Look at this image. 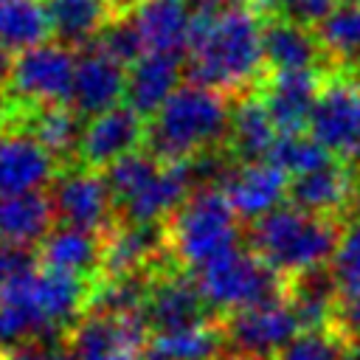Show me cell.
<instances>
[{"label":"cell","instance_id":"obj_1","mask_svg":"<svg viewBox=\"0 0 360 360\" xmlns=\"http://www.w3.org/2000/svg\"><path fill=\"white\" fill-rule=\"evenodd\" d=\"M264 17L248 3L205 8L200 6L188 31L186 76L194 84L242 96L264 76Z\"/></svg>","mask_w":360,"mask_h":360},{"label":"cell","instance_id":"obj_2","mask_svg":"<svg viewBox=\"0 0 360 360\" xmlns=\"http://www.w3.org/2000/svg\"><path fill=\"white\" fill-rule=\"evenodd\" d=\"M231 110L225 93L188 82L169 96L158 115L149 118L143 149L163 163H180L225 146Z\"/></svg>","mask_w":360,"mask_h":360},{"label":"cell","instance_id":"obj_3","mask_svg":"<svg viewBox=\"0 0 360 360\" xmlns=\"http://www.w3.org/2000/svg\"><path fill=\"white\" fill-rule=\"evenodd\" d=\"M343 231V219L318 217L295 205H278L262 219L250 222L248 242L284 278L307 267L329 264Z\"/></svg>","mask_w":360,"mask_h":360},{"label":"cell","instance_id":"obj_4","mask_svg":"<svg viewBox=\"0 0 360 360\" xmlns=\"http://www.w3.org/2000/svg\"><path fill=\"white\" fill-rule=\"evenodd\" d=\"M239 214L222 188H197L166 222V248L183 270H200L239 248Z\"/></svg>","mask_w":360,"mask_h":360},{"label":"cell","instance_id":"obj_5","mask_svg":"<svg viewBox=\"0 0 360 360\" xmlns=\"http://www.w3.org/2000/svg\"><path fill=\"white\" fill-rule=\"evenodd\" d=\"M202 295L217 315H228L248 307L284 301L287 278L273 270L262 256L245 248H233L194 273Z\"/></svg>","mask_w":360,"mask_h":360},{"label":"cell","instance_id":"obj_6","mask_svg":"<svg viewBox=\"0 0 360 360\" xmlns=\"http://www.w3.org/2000/svg\"><path fill=\"white\" fill-rule=\"evenodd\" d=\"M309 132L338 160L360 158V76L329 70L309 115Z\"/></svg>","mask_w":360,"mask_h":360},{"label":"cell","instance_id":"obj_7","mask_svg":"<svg viewBox=\"0 0 360 360\" xmlns=\"http://www.w3.org/2000/svg\"><path fill=\"white\" fill-rule=\"evenodd\" d=\"M76 76V56L59 42H42L14 59V73L6 96L22 107L68 104Z\"/></svg>","mask_w":360,"mask_h":360},{"label":"cell","instance_id":"obj_8","mask_svg":"<svg viewBox=\"0 0 360 360\" xmlns=\"http://www.w3.org/2000/svg\"><path fill=\"white\" fill-rule=\"evenodd\" d=\"M48 197L56 214V225L107 233L118 222V208L107 186V177L101 172L84 169L76 163L65 166L51 180Z\"/></svg>","mask_w":360,"mask_h":360},{"label":"cell","instance_id":"obj_9","mask_svg":"<svg viewBox=\"0 0 360 360\" xmlns=\"http://www.w3.org/2000/svg\"><path fill=\"white\" fill-rule=\"evenodd\" d=\"M149 323L143 312L96 315L84 312L68 329V352L73 360H141L149 352Z\"/></svg>","mask_w":360,"mask_h":360},{"label":"cell","instance_id":"obj_10","mask_svg":"<svg viewBox=\"0 0 360 360\" xmlns=\"http://www.w3.org/2000/svg\"><path fill=\"white\" fill-rule=\"evenodd\" d=\"M143 318L155 335H166L208 323L217 318V312L188 270H183L180 264H166L152 278Z\"/></svg>","mask_w":360,"mask_h":360},{"label":"cell","instance_id":"obj_11","mask_svg":"<svg viewBox=\"0 0 360 360\" xmlns=\"http://www.w3.org/2000/svg\"><path fill=\"white\" fill-rule=\"evenodd\" d=\"M225 343L231 354L248 360H273L301 329L287 301L248 307L222 315Z\"/></svg>","mask_w":360,"mask_h":360},{"label":"cell","instance_id":"obj_12","mask_svg":"<svg viewBox=\"0 0 360 360\" xmlns=\"http://www.w3.org/2000/svg\"><path fill=\"white\" fill-rule=\"evenodd\" d=\"M146 127L149 121L129 104H118L112 110L98 112L84 124L76 166L93 172L110 169L115 160L127 158L129 152H138L146 143Z\"/></svg>","mask_w":360,"mask_h":360},{"label":"cell","instance_id":"obj_13","mask_svg":"<svg viewBox=\"0 0 360 360\" xmlns=\"http://www.w3.org/2000/svg\"><path fill=\"white\" fill-rule=\"evenodd\" d=\"M287 200L301 211L329 219H346L360 202L354 166L346 160H332L315 172L298 174L290 180Z\"/></svg>","mask_w":360,"mask_h":360},{"label":"cell","instance_id":"obj_14","mask_svg":"<svg viewBox=\"0 0 360 360\" xmlns=\"http://www.w3.org/2000/svg\"><path fill=\"white\" fill-rule=\"evenodd\" d=\"M323 76H326V68L292 70V73L264 70V76L256 84V93L262 96V101L281 135H292V132H301L304 127H309L312 107L323 87Z\"/></svg>","mask_w":360,"mask_h":360},{"label":"cell","instance_id":"obj_15","mask_svg":"<svg viewBox=\"0 0 360 360\" xmlns=\"http://www.w3.org/2000/svg\"><path fill=\"white\" fill-rule=\"evenodd\" d=\"M127 93V70L121 62H115L110 53H104L98 45L82 48V56H76V76L70 90V107L82 118H96L104 110L118 107L121 96Z\"/></svg>","mask_w":360,"mask_h":360},{"label":"cell","instance_id":"obj_16","mask_svg":"<svg viewBox=\"0 0 360 360\" xmlns=\"http://www.w3.org/2000/svg\"><path fill=\"white\" fill-rule=\"evenodd\" d=\"M222 191L231 200L239 219L256 222L278 208V202L290 191V183H287V172L278 169L273 160H259V163H239L225 180Z\"/></svg>","mask_w":360,"mask_h":360},{"label":"cell","instance_id":"obj_17","mask_svg":"<svg viewBox=\"0 0 360 360\" xmlns=\"http://www.w3.org/2000/svg\"><path fill=\"white\" fill-rule=\"evenodd\" d=\"M65 166L25 132L0 135V194L39 191Z\"/></svg>","mask_w":360,"mask_h":360},{"label":"cell","instance_id":"obj_18","mask_svg":"<svg viewBox=\"0 0 360 360\" xmlns=\"http://www.w3.org/2000/svg\"><path fill=\"white\" fill-rule=\"evenodd\" d=\"M276 141H278V127L273 124L256 87L236 96L233 110H231L228 141H225V146L236 158V163H259V160L270 158Z\"/></svg>","mask_w":360,"mask_h":360},{"label":"cell","instance_id":"obj_19","mask_svg":"<svg viewBox=\"0 0 360 360\" xmlns=\"http://www.w3.org/2000/svg\"><path fill=\"white\" fill-rule=\"evenodd\" d=\"M37 250H39V267L73 273L93 281L101 273L104 233L70 228V225H53L51 233L37 245Z\"/></svg>","mask_w":360,"mask_h":360},{"label":"cell","instance_id":"obj_20","mask_svg":"<svg viewBox=\"0 0 360 360\" xmlns=\"http://www.w3.org/2000/svg\"><path fill=\"white\" fill-rule=\"evenodd\" d=\"M264 45V70L270 73H292V70H315L326 68V53L315 28H304L287 20H264L262 31Z\"/></svg>","mask_w":360,"mask_h":360},{"label":"cell","instance_id":"obj_21","mask_svg":"<svg viewBox=\"0 0 360 360\" xmlns=\"http://www.w3.org/2000/svg\"><path fill=\"white\" fill-rule=\"evenodd\" d=\"M183 65L174 53H155L146 51L127 73V104L138 110L143 118L158 115V110L169 101V96L177 90Z\"/></svg>","mask_w":360,"mask_h":360},{"label":"cell","instance_id":"obj_22","mask_svg":"<svg viewBox=\"0 0 360 360\" xmlns=\"http://www.w3.org/2000/svg\"><path fill=\"white\" fill-rule=\"evenodd\" d=\"M284 301L295 312L304 332L332 326V318H335V309H338V301H340L332 267L318 264V267H307L295 276H287Z\"/></svg>","mask_w":360,"mask_h":360},{"label":"cell","instance_id":"obj_23","mask_svg":"<svg viewBox=\"0 0 360 360\" xmlns=\"http://www.w3.org/2000/svg\"><path fill=\"white\" fill-rule=\"evenodd\" d=\"M146 51L183 56L191 31V0H146L132 14Z\"/></svg>","mask_w":360,"mask_h":360},{"label":"cell","instance_id":"obj_24","mask_svg":"<svg viewBox=\"0 0 360 360\" xmlns=\"http://www.w3.org/2000/svg\"><path fill=\"white\" fill-rule=\"evenodd\" d=\"M51 34L65 48H87L115 20L107 0H42Z\"/></svg>","mask_w":360,"mask_h":360},{"label":"cell","instance_id":"obj_25","mask_svg":"<svg viewBox=\"0 0 360 360\" xmlns=\"http://www.w3.org/2000/svg\"><path fill=\"white\" fill-rule=\"evenodd\" d=\"M53 225L56 214L48 191L0 194V242L39 245Z\"/></svg>","mask_w":360,"mask_h":360},{"label":"cell","instance_id":"obj_26","mask_svg":"<svg viewBox=\"0 0 360 360\" xmlns=\"http://www.w3.org/2000/svg\"><path fill=\"white\" fill-rule=\"evenodd\" d=\"M321 48L326 53V68L360 76V0H346L338 6L318 28Z\"/></svg>","mask_w":360,"mask_h":360},{"label":"cell","instance_id":"obj_27","mask_svg":"<svg viewBox=\"0 0 360 360\" xmlns=\"http://www.w3.org/2000/svg\"><path fill=\"white\" fill-rule=\"evenodd\" d=\"M149 349L155 354H160L163 360H222L228 352L222 315H217L208 323L188 326L180 332L152 335Z\"/></svg>","mask_w":360,"mask_h":360},{"label":"cell","instance_id":"obj_28","mask_svg":"<svg viewBox=\"0 0 360 360\" xmlns=\"http://www.w3.org/2000/svg\"><path fill=\"white\" fill-rule=\"evenodd\" d=\"M51 37V22L42 0H0V45L28 51Z\"/></svg>","mask_w":360,"mask_h":360},{"label":"cell","instance_id":"obj_29","mask_svg":"<svg viewBox=\"0 0 360 360\" xmlns=\"http://www.w3.org/2000/svg\"><path fill=\"white\" fill-rule=\"evenodd\" d=\"M163 169V160L155 158L152 152L146 149H138V152H129L127 158L115 160L110 169H107V186L112 191V200H115V208L127 205L129 200H135Z\"/></svg>","mask_w":360,"mask_h":360},{"label":"cell","instance_id":"obj_30","mask_svg":"<svg viewBox=\"0 0 360 360\" xmlns=\"http://www.w3.org/2000/svg\"><path fill=\"white\" fill-rule=\"evenodd\" d=\"M329 267H332L340 298L360 295V202L343 219V231H340Z\"/></svg>","mask_w":360,"mask_h":360},{"label":"cell","instance_id":"obj_31","mask_svg":"<svg viewBox=\"0 0 360 360\" xmlns=\"http://www.w3.org/2000/svg\"><path fill=\"white\" fill-rule=\"evenodd\" d=\"M270 160L278 169H284L287 174L298 177V174H307V172H315V169L332 163L335 155L323 143H318L312 135L307 138L301 132H292V135H281L276 141V146L270 152Z\"/></svg>","mask_w":360,"mask_h":360},{"label":"cell","instance_id":"obj_32","mask_svg":"<svg viewBox=\"0 0 360 360\" xmlns=\"http://www.w3.org/2000/svg\"><path fill=\"white\" fill-rule=\"evenodd\" d=\"M346 338L335 332L332 326L326 329H307L295 335L273 360H340L346 349Z\"/></svg>","mask_w":360,"mask_h":360},{"label":"cell","instance_id":"obj_33","mask_svg":"<svg viewBox=\"0 0 360 360\" xmlns=\"http://www.w3.org/2000/svg\"><path fill=\"white\" fill-rule=\"evenodd\" d=\"M93 45H98L104 53H110V56H112L115 62H121L124 68H127V65L132 68V65L146 53L143 37H141V31H138L132 14H129V17H115V20L101 31V37H98Z\"/></svg>","mask_w":360,"mask_h":360},{"label":"cell","instance_id":"obj_34","mask_svg":"<svg viewBox=\"0 0 360 360\" xmlns=\"http://www.w3.org/2000/svg\"><path fill=\"white\" fill-rule=\"evenodd\" d=\"M335 8L338 0H273L267 20H287L304 28H318Z\"/></svg>","mask_w":360,"mask_h":360},{"label":"cell","instance_id":"obj_35","mask_svg":"<svg viewBox=\"0 0 360 360\" xmlns=\"http://www.w3.org/2000/svg\"><path fill=\"white\" fill-rule=\"evenodd\" d=\"M39 270V250L37 245L22 242H0V287L17 281L28 273Z\"/></svg>","mask_w":360,"mask_h":360},{"label":"cell","instance_id":"obj_36","mask_svg":"<svg viewBox=\"0 0 360 360\" xmlns=\"http://www.w3.org/2000/svg\"><path fill=\"white\" fill-rule=\"evenodd\" d=\"M0 360H73L68 346H45V343H20L0 349Z\"/></svg>","mask_w":360,"mask_h":360},{"label":"cell","instance_id":"obj_37","mask_svg":"<svg viewBox=\"0 0 360 360\" xmlns=\"http://www.w3.org/2000/svg\"><path fill=\"white\" fill-rule=\"evenodd\" d=\"M332 329L340 332L346 340H360V295H349L338 301Z\"/></svg>","mask_w":360,"mask_h":360},{"label":"cell","instance_id":"obj_38","mask_svg":"<svg viewBox=\"0 0 360 360\" xmlns=\"http://www.w3.org/2000/svg\"><path fill=\"white\" fill-rule=\"evenodd\" d=\"M11 73H14V56H11V51L6 45H0V93L8 90Z\"/></svg>","mask_w":360,"mask_h":360},{"label":"cell","instance_id":"obj_39","mask_svg":"<svg viewBox=\"0 0 360 360\" xmlns=\"http://www.w3.org/2000/svg\"><path fill=\"white\" fill-rule=\"evenodd\" d=\"M107 3H110V8H112L115 17H129V14H135L146 0H107Z\"/></svg>","mask_w":360,"mask_h":360},{"label":"cell","instance_id":"obj_40","mask_svg":"<svg viewBox=\"0 0 360 360\" xmlns=\"http://www.w3.org/2000/svg\"><path fill=\"white\" fill-rule=\"evenodd\" d=\"M340 360H360V340H349L343 354H340Z\"/></svg>","mask_w":360,"mask_h":360},{"label":"cell","instance_id":"obj_41","mask_svg":"<svg viewBox=\"0 0 360 360\" xmlns=\"http://www.w3.org/2000/svg\"><path fill=\"white\" fill-rule=\"evenodd\" d=\"M245 3H248L250 8H256V11H259L264 20H267V14H270V6H273V0H245Z\"/></svg>","mask_w":360,"mask_h":360},{"label":"cell","instance_id":"obj_42","mask_svg":"<svg viewBox=\"0 0 360 360\" xmlns=\"http://www.w3.org/2000/svg\"><path fill=\"white\" fill-rule=\"evenodd\" d=\"M205 8H225V6H236V3H245V0H200Z\"/></svg>","mask_w":360,"mask_h":360},{"label":"cell","instance_id":"obj_43","mask_svg":"<svg viewBox=\"0 0 360 360\" xmlns=\"http://www.w3.org/2000/svg\"><path fill=\"white\" fill-rule=\"evenodd\" d=\"M3 96V93H0ZM6 132V101H0V135Z\"/></svg>","mask_w":360,"mask_h":360},{"label":"cell","instance_id":"obj_44","mask_svg":"<svg viewBox=\"0 0 360 360\" xmlns=\"http://www.w3.org/2000/svg\"><path fill=\"white\" fill-rule=\"evenodd\" d=\"M354 177H357V188H360V158L354 160Z\"/></svg>","mask_w":360,"mask_h":360}]
</instances>
